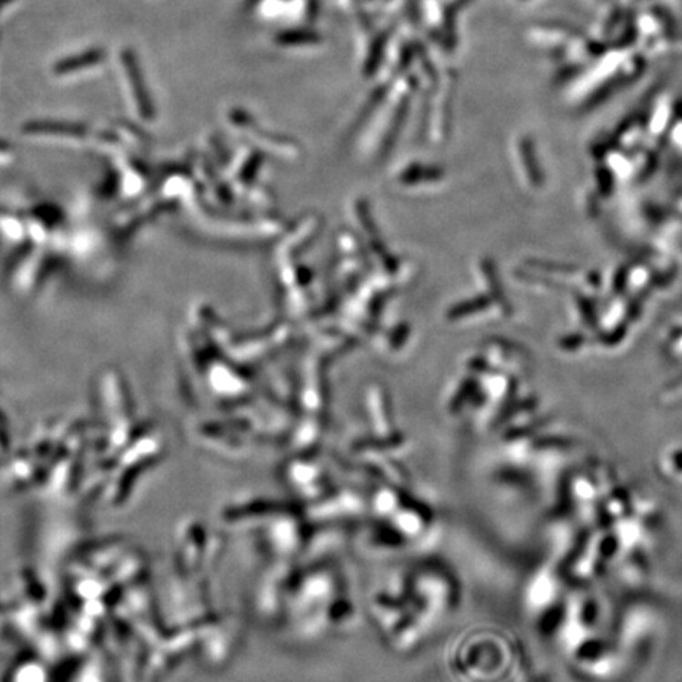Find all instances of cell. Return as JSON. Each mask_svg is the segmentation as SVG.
Returning <instances> with one entry per match:
<instances>
[{
	"label": "cell",
	"instance_id": "cell-1",
	"mask_svg": "<svg viewBox=\"0 0 682 682\" xmlns=\"http://www.w3.org/2000/svg\"><path fill=\"white\" fill-rule=\"evenodd\" d=\"M619 4H623V5H630V4H634L636 0H618Z\"/></svg>",
	"mask_w": 682,
	"mask_h": 682
}]
</instances>
